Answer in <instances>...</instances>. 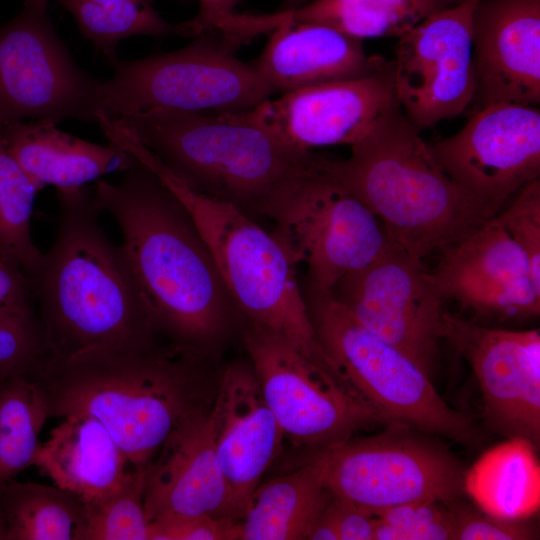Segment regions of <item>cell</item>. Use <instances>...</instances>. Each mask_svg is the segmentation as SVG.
Wrapping results in <instances>:
<instances>
[{
    "mask_svg": "<svg viewBox=\"0 0 540 540\" xmlns=\"http://www.w3.org/2000/svg\"><path fill=\"white\" fill-rule=\"evenodd\" d=\"M93 193L119 226V248L154 333L200 357L242 314L191 216L136 158L118 182L97 180Z\"/></svg>",
    "mask_w": 540,
    "mask_h": 540,
    "instance_id": "6da1fadb",
    "label": "cell"
},
{
    "mask_svg": "<svg viewBox=\"0 0 540 540\" xmlns=\"http://www.w3.org/2000/svg\"><path fill=\"white\" fill-rule=\"evenodd\" d=\"M54 241L31 276L46 358L156 342L119 246L100 224L93 190L57 189Z\"/></svg>",
    "mask_w": 540,
    "mask_h": 540,
    "instance_id": "7a4b0ae2",
    "label": "cell"
},
{
    "mask_svg": "<svg viewBox=\"0 0 540 540\" xmlns=\"http://www.w3.org/2000/svg\"><path fill=\"white\" fill-rule=\"evenodd\" d=\"M200 357L157 342L44 357L34 374L50 417L99 420L134 467H146L186 419L205 408Z\"/></svg>",
    "mask_w": 540,
    "mask_h": 540,
    "instance_id": "3957f363",
    "label": "cell"
},
{
    "mask_svg": "<svg viewBox=\"0 0 540 540\" xmlns=\"http://www.w3.org/2000/svg\"><path fill=\"white\" fill-rule=\"evenodd\" d=\"M111 119L191 189L273 222L323 158L237 112L151 110Z\"/></svg>",
    "mask_w": 540,
    "mask_h": 540,
    "instance_id": "277c9868",
    "label": "cell"
},
{
    "mask_svg": "<svg viewBox=\"0 0 540 540\" xmlns=\"http://www.w3.org/2000/svg\"><path fill=\"white\" fill-rule=\"evenodd\" d=\"M350 146L347 159L333 160L336 176L393 244L421 260L494 217L443 171L401 105Z\"/></svg>",
    "mask_w": 540,
    "mask_h": 540,
    "instance_id": "5b68a950",
    "label": "cell"
},
{
    "mask_svg": "<svg viewBox=\"0 0 540 540\" xmlns=\"http://www.w3.org/2000/svg\"><path fill=\"white\" fill-rule=\"evenodd\" d=\"M146 165L191 216L244 319L285 337L344 381L316 336L296 266L274 236L237 207L188 187L156 156Z\"/></svg>",
    "mask_w": 540,
    "mask_h": 540,
    "instance_id": "8992f818",
    "label": "cell"
},
{
    "mask_svg": "<svg viewBox=\"0 0 540 540\" xmlns=\"http://www.w3.org/2000/svg\"><path fill=\"white\" fill-rule=\"evenodd\" d=\"M308 314L324 351L344 380L389 424L476 446L482 434L466 413L450 407L412 359L366 327L329 290L308 280Z\"/></svg>",
    "mask_w": 540,
    "mask_h": 540,
    "instance_id": "52a82bcc",
    "label": "cell"
},
{
    "mask_svg": "<svg viewBox=\"0 0 540 540\" xmlns=\"http://www.w3.org/2000/svg\"><path fill=\"white\" fill-rule=\"evenodd\" d=\"M215 32L186 47L132 61H116L100 82V103L109 118L151 110L236 113L274 94L250 62Z\"/></svg>",
    "mask_w": 540,
    "mask_h": 540,
    "instance_id": "ba28073f",
    "label": "cell"
},
{
    "mask_svg": "<svg viewBox=\"0 0 540 540\" xmlns=\"http://www.w3.org/2000/svg\"><path fill=\"white\" fill-rule=\"evenodd\" d=\"M242 337L264 399L294 446L321 451L364 428L388 425L351 387L285 337L248 320Z\"/></svg>",
    "mask_w": 540,
    "mask_h": 540,
    "instance_id": "9c48e42d",
    "label": "cell"
},
{
    "mask_svg": "<svg viewBox=\"0 0 540 540\" xmlns=\"http://www.w3.org/2000/svg\"><path fill=\"white\" fill-rule=\"evenodd\" d=\"M425 434L389 424L383 433L329 448L326 488L374 516L412 502L460 499L465 470L444 444Z\"/></svg>",
    "mask_w": 540,
    "mask_h": 540,
    "instance_id": "30bf717a",
    "label": "cell"
},
{
    "mask_svg": "<svg viewBox=\"0 0 540 540\" xmlns=\"http://www.w3.org/2000/svg\"><path fill=\"white\" fill-rule=\"evenodd\" d=\"M323 157L298 186L271 233L307 280L331 291L346 275L377 259L392 243L379 218L336 176Z\"/></svg>",
    "mask_w": 540,
    "mask_h": 540,
    "instance_id": "8fae6325",
    "label": "cell"
},
{
    "mask_svg": "<svg viewBox=\"0 0 540 540\" xmlns=\"http://www.w3.org/2000/svg\"><path fill=\"white\" fill-rule=\"evenodd\" d=\"M100 82L76 64L46 11L24 7L0 25V123H97Z\"/></svg>",
    "mask_w": 540,
    "mask_h": 540,
    "instance_id": "7c38bea8",
    "label": "cell"
},
{
    "mask_svg": "<svg viewBox=\"0 0 540 540\" xmlns=\"http://www.w3.org/2000/svg\"><path fill=\"white\" fill-rule=\"evenodd\" d=\"M331 293L364 327L432 378L445 310L421 259L391 243L368 266L343 277Z\"/></svg>",
    "mask_w": 540,
    "mask_h": 540,
    "instance_id": "4fadbf2b",
    "label": "cell"
},
{
    "mask_svg": "<svg viewBox=\"0 0 540 540\" xmlns=\"http://www.w3.org/2000/svg\"><path fill=\"white\" fill-rule=\"evenodd\" d=\"M443 171L493 216L540 176V111L491 103L456 134L429 144Z\"/></svg>",
    "mask_w": 540,
    "mask_h": 540,
    "instance_id": "5bb4252c",
    "label": "cell"
},
{
    "mask_svg": "<svg viewBox=\"0 0 540 540\" xmlns=\"http://www.w3.org/2000/svg\"><path fill=\"white\" fill-rule=\"evenodd\" d=\"M479 0H460L399 37L394 81L405 117L419 131L461 114L477 78L473 15Z\"/></svg>",
    "mask_w": 540,
    "mask_h": 540,
    "instance_id": "9a60e30c",
    "label": "cell"
},
{
    "mask_svg": "<svg viewBox=\"0 0 540 540\" xmlns=\"http://www.w3.org/2000/svg\"><path fill=\"white\" fill-rule=\"evenodd\" d=\"M443 339L468 362L482 418L506 438L540 445V330L488 328L444 312Z\"/></svg>",
    "mask_w": 540,
    "mask_h": 540,
    "instance_id": "2e32d148",
    "label": "cell"
},
{
    "mask_svg": "<svg viewBox=\"0 0 540 540\" xmlns=\"http://www.w3.org/2000/svg\"><path fill=\"white\" fill-rule=\"evenodd\" d=\"M400 105L393 61L372 73L299 88L237 112L283 143L301 150L353 144Z\"/></svg>",
    "mask_w": 540,
    "mask_h": 540,
    "instance_id": "e0dca14e",
    "label": "cell"
},
{
    "mask_svg": "<svg viewBox=\"0 0 540 540\" xmlns=\"http://www.w3.org/2000/svg\"><path fill=\"white\" fill-rule=\"evenodd\" d=\"M429 278L443 300L478 317L519 322L540 313L528 260L496 216L444 248Z\"/></svg>",
    "mask_w": 540,
    "mask_h": 540,
    "instance_id": "ac0fdd59",
    "label": "cell"
},
{
    "mask_svg": "<svg viewBox=\"0 0 540 540\" xmlns=\"http://www.w3.org/2000/svg\"><path fill=\"white\" fill-rule=\"evenodd\" d=\"M210 417L228 486L230 517L238 520L284 438L250 363L236 362L225 370Z\"/></svg>",
    "mask_w": 540,
    "mask_h": 540,
    "instance_id": "d6986e66",
    "label": "cell"
},
{
    "mask_svg": "<svg viewBox=\"0 0 540 540\" xmlns=\"http://www.w3.org/2000/svg\"><path fill=\"white\" fill-rule=\"evenodd\" d=\"M473 50L478 109L540 103V0H479Z\"/></svg>",
    "mask_w": 540,
    "mask_h": 540,
    "instance_id": "ffe728a7",
    "label": "cell"
},
{
    "mask_svg": "<svg viewBox=\"0 0 540 540\" xmlns=\"http://www.w3.org/2000/svg\"><path fill=\"white\" fill-rule=\"evenodd\" d=\"M148 521L162 515L230 517V496L212 435L210 409L186 419L147 466Z\"/></svg>",
    "mask_w": 540,
    "mask_h": 540,
    "instance_id": "44dd1931",
    "label": "cell"
},
{
    "mask_svg": "<svg viewBox=\"0 0 540 540\" xmlns=\"http://www.w3.org/2000/svg\"><path fill=\"white\" fill-rule=\"evenodd\" d=\"M269 33L250 63L274 93L361 77L385 61L367 55L362 40L321 24L285 23Z\"/></svg>",
    "mask_w": 540,
    "mask_h": 540,
    "instance_id": "7402d4cb",
    "label": "cell"
},
{
    "mask_svg": "<svg viewBox=\"0 0 540 540\" xmlns=\"http://www.w3.org/2000/svg\"><path fill=\"white\" fill-rule=\"evenodd\" d=\"M3 145L21 169L41 190L83 187L113 172H124L135 158L110 142L98 145L46 122L4 121L0 125Z\"/></svg>",
    "mask_w": 540,
    "mask_h": 540,
    "instance_id": "603a6c76",
    "label": "cell"
},
{
    "mask_svg": "<svg viewBox=\"0 0 540 540\" xmlns=\"http://www.w3.org/2000/svg\"><path fill=\"white\" fill-rule=\"evenodd\" d=\"M33 465L84 503L117 488L134 467L105 426L89 415H69L41 443Z\"/></svg>",
    "mask_w": 540,
    "mask_h": 540,
    "instance_id": "cb8c5ba5",
    "label": "cell"
},
{
    "mask_svg": "<svg viewBox=\"0 0 540 540\" xmlns=\"http://www.w3.org/2000/svg\"><path fill=\"white\" fill-rule=\"evenodd\" d=\"M329 448L295 471L260 483L237 521L238 540H300L328 504Z\"/></svg>",
    "mask_w": 540,
    "mask_h": 540,
    "instance_id": "d4e9b609",
    "label": "cell"
},
{
    "mask_svg": "<svg viewBox=\"0 0 540 540\" xmlns=\"http://www.w3.org/2000/svg\"><path fill=\"white\" fill-rule=\"evenodd\" d=\"M460 0H312L300 7L272 14H246L243 26L256 37L293 22L331 27L348 36L401 37L425 18Z\"/></svg>",
    "mask_w": 540,
    "mask_h": 540,
    "instance_id": "484cf974",
    "label": "cell"
},
{
    "mask_svg": "<svg viewBox=\"0 0 540 540\" xmlns=\"http://www.w3.org/2000/svg\"><path fill=\"white\" fill-rule=\"evenodd\" d=\"M536 448L521 437L484 452L464 474V492L482 511L523 521L540 507V464Z\"/></svg>",
    "mask_w": 540,
    "mask_h": 540,
    "instance_id": "4316f807",
    "label": "cell"
},
{
    "mask_svg": "<svg viewBox=\"0 0 540 540\" xmlns=\"http://www.w3.org/2000/svg\"><path fill=\"white\" fill-rule=\"evenodd\" d=\"M6 540H83L85 503L58 486L1 483Z\"/></svg>",
    "mask_w": 540,
    "mask_h": 540,
    "instance_id": "83f0119b",
    "label": "cell"
},
{
    "mask_svg": "<svg viewBox=\"0 0 540 540\" xmlns=\"http://www.w3.org/2000/svg\"><path fill=\"white\" fill-rule=\"evenodd\" d=\"M74 17L83 36L108 62L118 61L116 47L128 37H196L202 29L195 19L182 23L164 20L147 0H58Z\"/></svg>",
    "mask_w": 540,
    "mask_h": 540,
    "instance_id": "f1b7e54d",
    "label": "cell"
},
{
    "mask_svg": "<svg viewBox=\"0 0 540 540\" xmlns=\"http://www.w3.org/2000/svg\"><path fill=\"white\" fill-rule=\"evenodd\" d=\"M49 417L47 398L34 370L0 382V483L33 465Z\"/></svg>",
    "mask_w": 540,
    "mask_h": 540,
    "instance_id": "f546056e",
    "label": "cell"
},
{
    "mask_svg": "<svg viewBox=\"0 0 540 540\" xmlns=\"http://www.w3.org/2000/svg\"><path fill=\"white\" fill-rule=\"evenodd\" d=\"M38 191L7 152L0 135V255L30 277L43 256L31 236V217Z\"/></svg>",
    "mask_w": 540,
    "mask_h": 540,
    "instance_id": "4dcf8cb0",
    "label": "cell"
},
{
    "mask_svg": "<svg viewBox=\"0 0 540 540\" xmlns=\"http://www.w3.org/2000/svg\"><path fill=\"white\" fill-rule=\"evenodd\" d=\"M146 476L147 466L133 467L117 488L85 503L83 540H148Z\"/></svg>",
    "mask_w": 540,
    "mask_h": 540,
    "instance_id": "1f68e13d",
    "label": "cell"
},
{
    "mask_svg": "<svg viewBox=\"0 0 540 540\" xmlns=\"http://www.w3.org/2000/svg\"><path fill=\"white\" fill-rule=\"evenodd\" d=\"M375 540H451L452 517L446 503L418 501L375 515Z\"/></svg>",
    "mask_w": 540,
    "mask_h": 540,
    "instance_id": "d6a6232c",
    "label": "cell"
},
{
    "mask_svg": "<svg viewBox=\"0 0 540 540\" xmlns=\"http://www.w3.org/2000/svg\"><path fill=\"white\" fill-rule=\"evenodd\" d=\"M45 356L36 311L0 310V382L34 370Z\"/></svg>",
    "mask_w": 540,
    "mask_h": 540,
    "instance_id": "836d02e7",
    "label": "cell"
},
{
    "mask_svg": "<svg viewBox=\"0 0 540 540\" xmlns=\"http://www.w3.org/2000/svg\"><path fill=\"white\" fill-rule=\"evenodd\" d=\"M495 216L523 250L533 284L540 291V179L525 185Z\"/></svg>",
    "mask_w": 540,
    "mask_h": 540,
    "instance_id": "e575fe53",
    "label": "cell"
},
{
    "mask_svg": "<svg viewBox=\"0 0 540 540\" xmlns=\"http://www.w3.org/2000/svg\"><path fill=\"white\" fill-rule=\"evenodd\" d=\"M452 517L451 540H531L538 539L536 528L523 521L494 517L455 500L447 504Z\"/></svg>",
    "mask_w": 540,
    "mask_h": 540,
    "instance_id": "d590c367",
    "label": "cell"
},
{
    "mask_svg": "<svg viewBox=\"0 0 540 540\" xmlns=\"http://www.w3.org/2000/svg\"><path fill=\"white\" fill-rule=\"evenodd\" d=\"M237 521L207 514L162 515L149 522L148 540H238Z\"/></svg>",
    "mask_w": 540,
    "mask_h": 540,
    "instance_id": "8d00e7d4",
    "label": "cell"
},
{
    "mask_svg": "<svg viewBox=\"0 0 540 540\" xmlns=\"http://www.w3.org/2000/svg\"><path fill=\"white\" fill-rule=\"evenodd\" d=\"M0 310L35 311L31 277L0 255Z\"/></svg>",
    "mask_w": 540,
    "mask_h": 540,
    "instance_id": "74e56055",
    "label": "cell"
},
{
    "mask_svg": "<svg viewBox=\"0 0 540 540\" xmlns=\"http://www.w3.org/2000/svg\"><path fill=\"white\" fill-rule=\"evenodd\" d=\"M326 508L339 540H375L376 517L370 512L333 496Z\"/></svg>",
    "mask_w": 540,
    "mask_h": 540,
    "instance_id": "f35d334b",
    "label": "cell"
},
{
    "mask_svg": "<svg viewBox=\"0 0 540 540\" xmlns=\"http://www.w3.org/2000/svg\"><path fill=\"white\" fill-rule=\"evenodd\" d=\"M199 4V12L194 17L203 32H209L225 18L235 14L236 6L241 0H195Z\"/></svg>",
    "mask_w": 540,
    "mask_h": 540,
    "instance_id": "ab89813d",
    "label": "cell"
},
{
    "mask_svg": "<svg viewBox=\"0 0 540 540\" xmlns=\"http://www.w3.org/2000/svg\"><path fill=\"white\" fill-rule=\"evenodd\" d=\"M307 539L339 540L337 529L326 507L311 527Z\"/></svg>",
    "mask_w": 540,
    "mask_h": 540,
    "instance_id": "60d3db41",
    "label": "cell"
},
{
    "mask_svg": "<svg viewBox=\"0 0 540 540\" xmlns=\"http://www.w3.org/2000/svg\"><path fill=\"white\" fill-rule=\"evenodd\" d=\"M312 0H283L281 7L278 11H285L293 8L300 7Z\"/></svg>",
    "mask_w": 540,
    "mask_h": 540,
    "instance_id": "b9f144b4",
    "label": "cell"
},
{
    "mask_svg": "<svg viewBox=\"0 0 540 540\" xmlns=\"http://www.w3.org/2000/svg\"><path fill=\"white\" fill-rule=\"evenodd\" d=\"M1 486V483H0ZM0 540H6V521L3 510V504L1 499V490H0Z\"/></svg>",
    "mask_w": 540,
    "mask_h": 540,
    "instance_id": "7bdbcfd3",
    "label": "cell"
},
{
    "mask_svg": "<svg viewBox=\"0 0 540 540\" xmlns=\"http://www.w3.org/2000/svg\"><path fill=\"white\" fill-rule=\"evenodd\" d=\"M48 0H25L24 7L46 11Z\"/></svg>",
    "mask_w": 540,
    "mask_h": 540,
    "instance_id": "ee69618b",
    "label": "cell"
},
{
    "mask_svg": "<svg viewBox=\"0 0 540 540\" xmlns=\"http://www.w3.org/2000/svg\"><path fill=\"white\" fill-rule=\"evenodd\" d=\"M147 1H149V2H151V3H152V2L154 1V0H147Z\"/></svg>",
    "mask_w": 540,
    "mask_h": 540,
    "instance_id": "f6af8a7d",
    "label": "cell"
}]
</instances>
